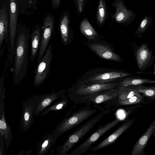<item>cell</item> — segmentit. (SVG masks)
Wrapping results in <instances>:
<instances>
[{
	"label": "cell",
	"mask_w": 155,
	"mask_h": 155,
	"mask_svg": "<svg viewBox=\"0 0 155 155\" xmlns=\"http://www.w3.org/2000/svg\"><path fill=\"white\" fill-rule=\"evenodd\" d=\"M133 73L118 71L108 72L95 74L91 76L84 82L86 84H104L115 80L123 77L131 75Z\"/></svg>",
	"instance_id": "12"
},
{
	"label": "cell",
	"mask_w": 155,
	"mask_h": 155,
	"mask_svg": "<svg viewBox=\"0 0 155 155\" xmlns=\"http://www.w3.org/2000/svg\"><path fill=\"white\" fill-rule=\"evenodd\" d=\"M69 20L66 15L63 17L60 24V28L61 38L63 43L66 45L69 40Z\"/></svg>",
	"instance_id": "28"
},
{
	"label": "cell",
	"mask_w": 155,
	"mask_h": 155,
	"mask_svg": "<svg viewBox=\"0 0 155 155\" xmlns=\"http://www.w3.org/2000/svg\"><path fill=\"white\" fill-rule=\"evenodd\" d=\"M70 110L53 131L56 140L62 134L80 124L96 113V108L90 107L81 109L67 118L72 110Z\"/></svg>",
	"instance_id": "3"
},
{
	"label": "cell",
	"mask_w": 155,
	"mask_h": 155,
	"mask_svg": "<svg viewBox=\"0 0 155 155\" xmlns=\"http://www.w3.org/2000/svg\"><path fill=\"white\" fill-rule=\"evenodd\" d=\"M116 11L115 17L118 22H125L132 16V12L128 10L121 2H119L116 4Z\"/></svg>",
	"instance_id": "21"
},
{
	"label": "cell",
	"mask_w": 155,
	"mask_h": 155,
	"mask_svg": "<svg viewBox=\"0 0 155 155\" xmlns=\"http://www.w3.org/2000/svg\"><path fill=\"white\" fill-rule=\"evenodd\" d=\"M53 133L46 135L42 138L39 143L37 155H45L48 152L50 148L56 142V139L54 137Z\"/></svg>",
	"instance_id": "20"
},
{
	"label": "cell",
	"mask_w": 155,
	"mask_h": 155,
	"mask_svg": "<svg viewBox=\"0 0 155 155\" xmlns=\"http://www.w3.org/2000/svg\"><path fill=\"white\" fill-rule=\"evenodd\" d=\"M155 130V119L147 130L133 145L131 155H147L144 150Z\"/></svg>",
	"instance_id": "14"
},
{
	"label": "cell",
	"mask_w": 155,
	"mask_h": 155,
	"mask_svg": "<svg viewBox=\"0 0 155 155\" xmlns=\"http://www.w3.org/2000/svg\"><path fill=\"white\" fill-rule=\"evenodd\" d=\"M10 23L8 58L12 64L14 58L16 39L18 31L17 9L15 0H10Z\"/></svg>",
	"instance_id": "6"
},
{
	"label": "cell",
	"mask_w": 155,
	"mask_h": 155,
	"mask_svg": "<svg viewBox=\"0 0 155 155\" xmlns=\"http://www.w3.org/2000/svg\"><path fill=\"white\" fill-rule=\"evenodd\" d=\"M46 94L37 95L24 102L22 106L23 112L21 119V124L23 130L26 131L31 126L34 121L33 114L37 104Z\"/></svg>",
	"instance_id": "7"
},
{
	"label": "cell",
	"mask_w": 155,
	"mask_h": 155,
	"mask_svg": "<svg viewBox=\"0 0 155 155\" xmlns=\"http://www.w3.org/2000/svg\"><path fill=\"white\" fill-rule=\"evenodd\" d=\"M29 0V2H32V0Z\"/></svg>",
	"instance_id": "36"
},
{
	"label": "cell",
	"mask_w": 155,
	"mask_h": 155,
	"mask_svg": "<svg viewBox=\"0 0 155 155\" xmlns=\"http://www.w3.org/2000/svg\"><path fill=\"white\" fill-rule=\"evenodd\" d=\"M121 120L117 117L114 120L104 125L98 127L91 135L84 142L72 151L69 155H81L86 153L89 150L91 145L94 143L102 135L113 127Z\"/></svg>",
	"instance_id": "5"
},
{
	"label": "cell",
	"mask_w": 155,
	"mask_h": 155,
	"mask_svg": "<svg viewBox=\"0 0 155 155\" xmlns=\"http://www.w3.org/2000/svg\"><path fill=\"white\" fill-rule=\"evenodd\" d=\"M8 45L9 35L8 34V19L5 7H3L0 10V58L3 54V43Z\"/></svg>",
	"instance_id": "16"
},
{
	"label": "cell",
	"mask_w": 155,
	"mask_h": 155,
	"mask_svg": "<svg viewBox=\"0 0 155 155\" xmlns=\"http://www.w3.org/2000/svg\"><path fill=\"white\" fill-rule=\"evenodd\" d=\"M111 111L104 110L91 118L73 133L66 141L61 146L56 147L58 155H67L69 151L86 134L105 114Z\"/></svg>",
	"instance_id": "2"
},
{
	"label": "cell",
	"mask_w": 155,
	"mask_h": 155,
	"mask_svg": "<svg viewBox=\"0 0 155 155\" xmlns=\"http://www.w3.org/2000/svg\"><path fill=\"white\" fill-rule=\"evenodd\" d=\"M101 58L108 60L120 62V57L113 51L109 47L101 44H93L90 47Z\"/></svg>",
	"instance_id": "17"
},
{
	"label": "cell",
	"mask_w": 155,
	"mask_h": 155,
	"mask_svg": "<svg viewBox=\"0 0 155 155\" xmlns=\"http://www.w3.org/2000/svg\"><path fill=\"white\" fill-rule=\"evenodd\" d=\"M30 35L29 30L24 27L18 29L16 39L14 61L11 70L13 72V81L19 84L26 74Z\"/></svg>",
	"instance_id": "1"
},
{
	"label": "cell",
	"mask_w": 155,
	"mask_h": 155,
	"mask_svg": "<svg viewBox=\"0 0 155 155\" xmlns=\"http://www.w3.org/2000/svg\"><path fill=\"white\" fill-rule=\"evenodd\" d=\"M117 86L118 83L116 82L86 84L81 83V84L77 88L76 93L79 95L87 96L95 93L111 89Z\"/></svg>",
	"instance_id": "11"
},
{
	"label": "cell",
	"mask_w": 155,
	"mask_h": 155,
	"mask_svg": "<svg viewBox=\"0 0 155 155\" xmlns=\"http://www.w3.org/2000/svg\"><path fill=\"white\" fill-rule=\"evenodd\" d=\"M5 88L0 91V135L3 136L6 148L10 145L12 139V132L6 120L4 109V99Z\"/></svg>",
	"instance_id": "9"
},
{
	"label": "cell",
	"mask_w": 155,
	"mask_h": 155,
	"mask_svg": "<svg viewBox=\"0 0 155 155\" xmlns=\"http://www.w3.org/2000/svg\"><path fill=\"white\" fill-rule=\"evenodd\" d=\"M79 11L80 12L82 11L83 6L84 0H76Z\"/></svg>",
	"instance_id": "32"
},
{
	"label": "cell",
	"mask_w": 155,
	"mask_h": 155,
	"mask_svg": "<svg viewBox=\"0 0 155 155\" xmlns=\"http://www.w3.org/2000/svg\"><path fill=\"white\" fill-rule=\"evenodd\" d=\"M154 60H155V54L154 55ZM153 74H155V63L154 65V72L153 73Z\"/></svg>",
	"instance_id": "34"
},
{
	"label": "cell",
	"mask_w": 155,
	"mask_h": 155,
	"mask_svg": "<svg viewBox=\"0 0 155 155\" xmlns=\"http://www.w3.org/2000/svg\"><path fill=\"white\" fill-rule=\"evenodd\" d=\"M65 90L58 92L54 91L50 93L46 94L37 104L34 110L33 114L38 116L40 113L48 108L55 101L58 99L61 95L64 93Z\"/></svg>",
	"instance_id": "18"
},
{
	"label": "cell",
	"mask_w": 155,
	"mask_h": 155,
	"mask_svg": "<svg viewBox=\"0 0 155 155\" xmlns=\"http://www.w3.org/2000/svg\"><path fill=\"white\" fill-rule=\"evenodd\" d=\"M52 46L50 43L45 53L34 71L35 76L34 84L38 87L45 82L50 71V65L53 58Z\"/></svg>",
	"instance_id": "4"
},
{
	"label": "cell",
	"mask_w": 155,
	"mask_h": 155,
	"mask_svg": "<svg viewBox=\"0 0 155 155\" xmlns=\"http://www.w3.org/2000/svg\"><path fill=\"white\" fill-rule=\"evenodd\" d=\"M41 37V30L40 28L38 26L35 27L30 35L31 46L30 59L32 62L35 60L39 52Z\"/></svg>",
	"instance_id": "19"
},
{
	"label": "cell",
	"mask_w": 155,
	"mask_h": 155,
	"mask_svg": "<svg viewBox=\"0 0 155 155\" xmlns=\"http://www.w3.org/2000/svg\"><path fill=\"white\" fill-rule=\"evenodd\" d=\"M80 29L82 33L89 39H94L97 35L96 31L87 19L81 21Z\"/></svg>",
	"instance_id": "27"
},
{
	"label": "cell",
	"mask_w": 155,
	"mask_h": 155,
	"mask_svg": "<svg viewBox=\"0 0 155 155\" xmlns=\"http://www.w3.org/2000/svg\"><path fill=\"white\" fill-rule=\"evenodd\" d=\"M152 136H153L154 137L155 139V130L154 131V132Z\"/></svg>",
	"instance_id": "35"
},
{
	"label": "cell",
	"mask_w": 155,
	"mask_h": 155,
	"mask_svg": "<svg viewBox=\"0 0 155 155\" xmlns=\"http://www.w3.org/2000/svg\"><path fill=\"white\" fill-rule=\"evenodd\" d=\"M54 21L51 15H48L45 18L42 28V32L40 47L37 61L41 60L49 45L53 31Z\"/></svg>",
	"instance_id": "8"
},
{
	"label": "cell",
	"mask_w": 155,
	"mask_h": 155,
	"mask_svg": "<svg viewBox=\"0 0 155 155\" xmlns=\"http://www.w3.org/2000/svg\"><path fill=\"white\" fill-rule=\"evenodd\" d=\"M4 139L3 136L0 135V155H4L5 154V149L4 146Z\"/></svg>",
	"instance_id": "31"
},
{
	"label": "cell",
	"mask_w": 155,
	"mask_h": 155,
	"mask_svg": "<svg viewBox=\"0 0 155 155\" xmlns=\"http://www.w3.org/2000/svg\"><path fill=\"white\" fill-rule=\"evenodd\" d=\"M106 8L104 0H99L97 14V19L98 23L102 24L106 17Z\"/></svg>",
	"instance_id": "29"
},
{
	"label": "cell",
	"mask_w": 155,
	"mask_h": 155,
	"mask_svg": "<svg viewBox=\"0 0 155 155\" xmlns=\"http://www.w3.org/2000/svg\"><path fill=\"white\" fill-rule=\"evenodd\" d=\"M61 99L44 110L41 115L42 116L46 114L51 111H57L63 109L68 104L69 100L65 96L64 93L61 95Z\"/></svg>",
	"instance_id": "25"
},
{
	"label": "cell",
	"mask_w": 155,
	"mask_h": 155,
	"mask_svg": "<svg viewBox=\"0 0 155 155\" xmlns=\"http://www.w3.org/2000/svg\"><path fill=\"white\" fill-rule=\"evenodd\" d=\"M135 57L139 69L141 71L150 67L154 60L152 52L148 47V43H145L141 45L135 52Z\"/></svg>",
	"instance_id": "10"
},
{
	"label": "cell",
	"mask_w": 155,
	"mask_h": 155,
	"mask_svg": "<svg viewBox=\"0 0 155 155\" xmlns=\"http://www.w3.org/2000/svg\"><path fill=\"white\" fill-rule=\"evenodd\" d=\"M134 121V120L133 119H127L116 130L92 148L91 150L93 151H96L112 144L123 133L132 126Z\"/></svg>",
	"instance_id": "13"
},
{
	"label": "cell",
	"mask_w": 155,
	"mask_h": 155,
	"mask_svg": "<svg viewBox=\"0 0 155 155\" xmlns=\"http://www.w3.org/2000/svg\"><path fill=\"white\" fill-rule=\"evenodd\" d=\"M117 101L118 104L120 106L149 104L144 96L139 93L129 98L124 99H118Z\"/></svg>",
	"instance_id": "24"
},
{
	"label": "cell",
	"mask_w": 155,
	"mask_h": 155,
	"mask_svg": "<svg viewBox=\"0 0 155 155\" xmlns=\"http://www.w3.org/2000/svg\"><path fill=\"white\" fill-rule=\"evenodd\" d=\"M149 23L148 18L145 17L141 22L135 33L137 35H140L144 33L147 28Z\"/></svg>",
	"instance_id": "30"
},
{
	"label": "cell",
	"mask_w": 155,
	"mask_h": 155,
	"mask_svg": "<svg viewBox=\"0 0 155 155\" xmlns=\"http://www.w3.org/2000/svg\"><path fill=\"white\" fill-rule=\"evenodd\" d=\"M53 3L54 5H57L59 4L60 0H52Z\"/></svg>",
	"instance_id": "33"
},
{
	"label": "cell",
	"mask_w": 155,
	"mask_h": 155,
	"mask_svg": "<svg viewBox=\"0 0 155 155\" xmlns=\"http://www.w3.org/2000/svg\"><path fill=\"white\" fill-rule=\"evenodd\" d=\"M137 87L139 92L144 96L149 104L155 101V85L147 87L142 85Z\"/></svg>",
	"instance_id": "26"
},
{
	"label": "cell",
	"mask_w": 155,
	"mask_h": 155,
	"mask_svg": "<svg viewBox=\"0 0 155 155\" xmlns=\"http://www.w3.org/2000/svg\"><path fill=\"white\" fill-rule=\"evenodd\" d=\"M117 88L118 99L129 98L139 93L137 86H118Z\"/></svg>",
	"instance_id": "23"
},
{
	"label": "cell",
	"mask_w": 155,
	"mask_h": 155,
	"mask_svg": "<svg viewBox=\"0 0 155 155\" xmlns=\"http://www.w3.org/2000/svg\"><path fill=\"white\" fill-rule=\"evenodd\" d=\"M150 83H155V80L146 78L132 77L124 79L118 83V86H137L145 84Z\"/></svg>",
	"instance_id": "22"
},
{
	"label": "cell",
	"mask_w": 155,
	"mask_h": 155,
	"mask_svg": "<svg viewBox=\"0 0 155 155\" xmlns=\"http://www.w3.org/2000/svg\"><path fill=\"white\" fill-rule=\"evenodd\" d=\"M117 88L95 93L82 98V101L94 104H100L117 97Z\"/></svg>",
	"instance_id": "15"
}]
</instances>
